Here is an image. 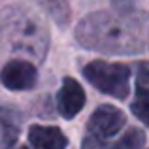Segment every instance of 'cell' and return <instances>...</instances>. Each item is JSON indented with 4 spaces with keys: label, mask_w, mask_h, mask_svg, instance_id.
Segmentation results:
<instances>
[{
    "label": "cell",
    "mask_w": 149,
    "mask_h": 149,
    "mask_svg": "<svg viewBox=\"0 0 149 149\" xmlns=\"http://www.w3.org/2000/svg\"><path fill=\"white\" fill-rule=\"evenodd\" d=\"M125 127V115L121 109L113 108L109 104H104L95 109V113L89 119V138L83 142L85 147L89 146H104L108 138H113L119 134V130Z\"/></svg>",
    "instance_id": "obj_4"
},
{
    "label": "cell",
    "mask_w": 149,
    "mask_h": 149,
    "mask_svg": "<svg viewBox=\"0 0 149 149\" xmlns=\"http://www.w3.org/2000/svg\"><path fill=\"white\" fill-rule=\"evenodd\" d=\"M117 147H127V149H136L146 146V134L140 128H128L127 134H123V138L115 143Z\"/></svg>",
    "instance_id": "obj_11"
},
{
    "label": "cell",
    "mask_w": 149,
    "mask_h": 149,
    "mask_svg": "<svg viewBox=\"0 0 149 149\" xmlns=\"http://www.w3.org/2000/svg\"><path fill=\"white\" fill-rule=\"evenodd\" d=\"M2 38L13 51L34 57L38 61L45 57L49 49V30L47 26L26 11L25 8H8L0 21Z\"/></svg>",
    "instance_id": "obj_2"
},
{
    "label": "cell",
    "mask_w": 149,
    "mask_h": 149,
    "mask_svg": "<svg viewBox=\"0 0 149 149\" xmlns=\"http://www.w3.org/2000/svg\"><path fill=\"white\" fill-rule=\"evenodd\" d=\"M57 25H68L72 17L68 0H34Z\"/></svg>",
    "instance_id": "obj_9"
},
{
    "label": "cell",
    "mask_w": 149,
    "mask_h": 149,
    "mask_svg": "<svg viewBox=\"0 0 149 149\" xmlns=\"http://www.w3.org/2000/svg\"><path fill=\"white\" fill-rule=\"evenodd\" d=\"M85 106V91L76 79L64 77L62 87L57 96V108L64 119H72L83 109Z\"/></svg>",
    "instance_id": "obj_6"
},
{
    "label": "cell",
    "mask_w": 149,
    "mask_h": 149,
    "mask_svg": "<svg viewBox=\"0 0 149 149\" xmlns=\"http://www.w3.org/2000/svg\"><path fill=\"white\" fill-rule=\"evenodd\" d=\"M138 85L149 87V62H142L138 68Z\"/></svg>",
    "instance_id": "obj_12"
},
{
    "label": "cell",
    "mask_w": 149,
    "mask_h": 149,
    "mask_svg": "<svg viewBox=\"0 0 149 149\" xmlns=\"http://www.w3.org/2000/svg\"><path fill=\"white\" fill-rule=\"evenodd\" d=\"M83 76L100 93L113 98H127L130 91V70L121 62L93 61L83 68Z\"/></svg>",
    "instance_id": "obj_3"
},
{
    "label": "cell",
    "mask_w": 149,
    "mask_h": 149,
    "mask_svg": "<svg viewBox=\"0 0 149 149\" xmlns=\"http://www.w3.org/2000/svg\"><path fill=\"white\" fill-rule=\"evenodd\" d=\"M76 38L85 49L106 55H134L149 45V13L96 11L76 26Z\"/></svg>",
    "instance_id": "obj_1"
},
{
    "label": "cell",
    "mask_w": 149,
    "mask_h": 149,
    "mask_svg": "<svg viewBox=\"0 0 149 149\" xmlns=\"http://www.w3.org/2000/svg\"><path fill=\"white\" fill-rule=\"evenodd\" d=\"M38 74L32 62L23 61V58H13L10 61L0 72V81L10 91H26L36 85Z\"/></svg>",
    "instance_id": "obj_5"
},
{
    "label": "cell",
    "mask_w": 149,
    "mask_h": 149,
    "mask_svg": "<svg viewBox=\"0 0 149 149\" xmlns=\"http://www.w3.org/2000/svg\"><path fill=\"white\" fill-rule=\"evenodd\" d=\"M130 109L146 127H149V87H146V85L136 87V96Z\"/></svg>",
    "instance_id": "obj_10"
},
{
    "label": "cell",
    "mask_w": 149,
    "mask_h": 149,
    "mask_svg": "<svg viewBox=\"0 0 149 149\" xmlns=\"http://www.w3.org/2000/svg\"><path fill=\"white\" fill-rule=\"evenodd\" d=\"M21 132V115L17 109L0 104V146H13Z\"/></svg>",
    "instance_id": "obj_8"
},
{
    "label": "cell",
    "mask_w": 149,
    "mask_h": 149,
    "mask_svg": "<svg viewBox=\"0 0 149 149\" xmlns=\"http://www.w3.org/2000/svg\"><path fill=\"white\" fill-rule=\"evenodd\" d=\"M29 142L38 149H61L68 146V140L61 128L42 125H34L29 128Z\"/></svg>",
    "instance_id": "obj_7"
}]
</instances>
